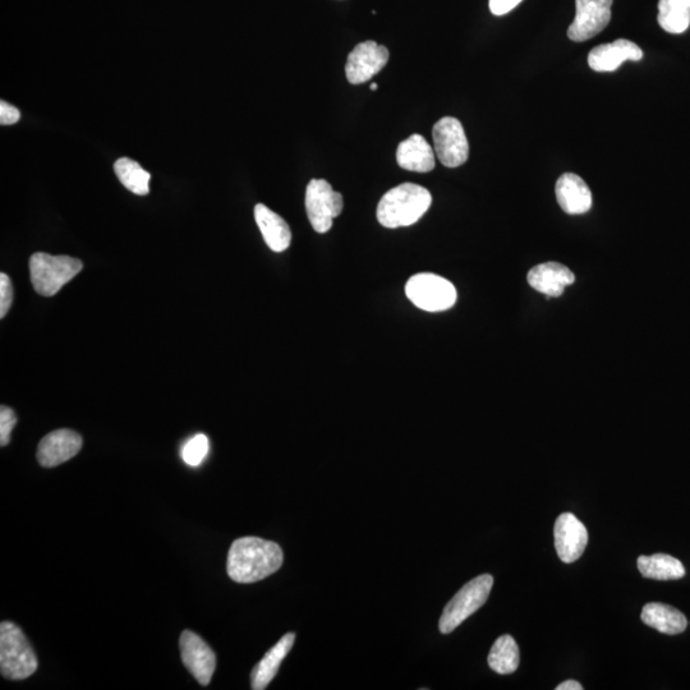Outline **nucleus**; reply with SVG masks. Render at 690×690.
Segmentation results:
<instances>
[{"label":"nucleus","instance_id":"b1692460","mask_svg":"<svg viewBox=\"0 0 690 690\" xmlns=\"http://www.w3.org/2000/svg\"><path fill=\"white\" fill-rule=\"evenodd\" d=\"M114 172L123 186L135 195L145 196L150 192L151 174L137 161L130 158L118 159L114 164Z\"/></svg>","mask_w":690,"mask_h":690},{"label":"nucleus","instance_id":"0eeeda50","mask_svg":"<svg viewBox=\"0 0 690 690\" xmlns=\"http://www.w3.org/2000/svg\"><path fill=\"white\" fill-rule=\"evenodd\" d=\"M343 196L335 192L325 179H312L306 190V211L317 233L329 232L334 219L342 214Z\"/></svg>","mask_w":690,"mask_h":690},{"label":"nucleus","instance_id":"423d86ee","mask_svg":"<svg viewBox=\"0 0 690 690\" xmlns=\"http://www.w3.org/2000/svg\"><path fill=\"white\" fill-rule=\"evenodd\" d=\"M406 294L414 306L427 312L449 310L458 298L457 289L449 280L429 273L412 276L406 285Z\"/></svg>","mask_w":690,"mask_h":690},{"label":"nucleus","instance_id":"20e7f679","mask_svg":"<svg viewBox=\"0 0 690 690\" xmlns=\"http://www.w3.org/2000/svg\"><path fill=\"white\" fill-rule=\"evenodd\" d=\"M31 283L40 296L53 297L84 268L81 260L36 252L30 257Z\"/></svg>","mask_w":690,"mask_h":690},{"label":"nucleus","instance_id":"4468645a","mask_svg":"<svg viewBox=\"0 0 690 690\" xmlns=\"http://www.w3.org/2000/svg\"><path fill=\"white\" fill-rule=\"evenodd\" d=\"M643 58L642 49L633 41L619 39L610 44L593 48L588 55V64L596 72H613L627 61L639 62Z\"/></svg>","mask_w":690,"mask_h":690},{"label":"nucleus","instance_id":"6ab92c4d","mask_svg":"<svg viewBox=\"0 0 690 690\" xmlns=\"http://www.w3.org/2000/svg\"><path fill=\"white\" fill-rule=\"evenodd\" d=\"M296 634L288 633L266 653L264 659L256 665L251 673V688L253 690H264L268 688L271 680L278 674L279 667L282 665L289 651L292 650Z\"/></svg>","mask_w":690,"mask_h":690},{"label":"nucleus","instance_id":"9d476101","mask_svg":"<svg viewBox=\"0 0 690 690\" xmlns=\"http://www.w3.org/2000/svg\"><path fill=\"white\" fill-rule=\"evenodd\" d=\"M389 61V50L375 41L354 46L345 64V75L349 84L361 85L370 81L386 66Z\"/></svg>","mask_w":690,"mask_h":690},{"label":"nucleus","instance_id":"5701e85b","mask_svg":"<svg viewBox=\"0 0 690 690\" xmlns=\"http://www.w3.org/2000/svg\"><path fill=\"white\" fill-rule=\"evenodd\" d=\"M519 661H521V656H519V648L515 639L509 634L498 638L489 655L491 669L500 675L513 674L518 669Z\"/></svg>","mask_w":690,"mask_h":690},{"label":"nucleus","instance_id":"7c9ffc66","mask_svg":"<svg viewBox=\"0 0 690 690\" xmlns=\"http://www.w3.org/2000/svg\"><path fill=\"white\" fill-rule=\"evenodd\" d=\"M370 89L371 91H376L377 89H379V86H377V84H372Z\"/></svg>","mask_w":690,"mask_h":690},{"label":"nucleus","instance_id":"7ed1b4c3","mask_svg":"<svg viewBox=\"0 0 690 690\" xmlns=\"http://www.w3.org/2000/svg\"><path fill=\"white\" fill-rule=\"evenodd\" d=\"M38 666L34 648L22 629L11 621H3L0 625V671L4 678H30Z\"/></svg>","mask_w":690,"mask_h":690},{"label":"nucleus","instance_id":"cd10ccee","mask_svg":"<svg viewBox=\"0 0 690 690\" xmlns=\"http://www.w3.org/2000/svg\"><path fill=\"white\" fill-rule=\"evenodd\" d=\"M21 113L15 105L7 103V101H0V124L2 126H12L20 121Z\"/></svg>","mask_w":690,"mask_h":690},{"label":"nucleus","instance_id":"ddd939ff","mask_svg":"<svg viewBox=\"0 0 690 690\" xmlns=\"http://www.w3.org/2000/svg\"><path fill=\"white\" fill-rule=\"evenodd\" d=\"M82 448V437L77 432L67 429L50 432L43 437L38 448V462L41 467L61 466L69 459L76 457Z\"/></svg>","mask_w":690,"mask_h":690},{"label":"nucleus","instance_id":"aec40b11","mask_svg":"<svg viewBox=\"0 0 690 690\" xmlns=\"http://www.w3.org/2000/svg\"><path fill=\"white\" fill-rule=\"evenodd\" d=\"M641 619L648 627L667 636L683 633L688 627V620L682 611L661 602H650L644 606Z\"/></svg>","mask_w":690,"mask_h":690},{"label":"nucleus","instance_id":"f257e3e1","mask_svg":"<svg viewBox=\"0 0 690 690\" xmlns=\"http://www.w3.org/2000/svg\"><path fill=\"white\" fill-rule=\"evenodd\" d=\"M282 547L259 537H243L233 542L228 554L227 570L237 583H255L268 578L283 565Z\"/></svg>","mask_w":690,"mask_h":690},{"label":"nucleus","instance_id":"2eb2a0df","mask_svg":"<svg viewBox=\"0 0 690 690\" xmlns=\"http://www.w3.org/2000/svg\"><path fill=\"white\" fill-rule=\"evenodd\" d=\"M555 193L561 209L567 214L581 215L591 210L592 192L577 174H563L556 182Z\"/></svg>","mask_w":690,"mask_h":690},{"label":"nucleus","instance_id":"f03ea898","mask_svg":"<svg viewBox=\"0 0 690 690\" xmlns=\"http://www.w3.org/2000/svg\"><path fill=\"white\" fill-rule=\"evenodd\" d=\"M431 193L414 183H403L386 192L377 206V220L385 228L416 224L430 209Z\"/></svg>","mask_w":690,"mask_h":690},{"label":"nucleus","instance_id":"1a4fd4ad","mask_svg":"<svg viewBox=\"0 0 690 690\" xmlns=\"http://www.w3.org/2000/svg\"><path fill=\"white\" fill-rule=\"evenodd\" d=\"M614 0H575V18L568 38L575 43L595 38L611 21Z\"/></svg>","mask_w":690,"mask_h":690},{"label":"nucleus","instance_id":"bb28decb","mask_svg":"<svg viewBox=\"0 0 690 690\" xmlns=\"http://www.w3.org/2000/svg\"><path fill=\"white\" fill-rule=\"evenodd\" d=\"M13 302V287L7 274H0V317L4 319Z\"/></svg>","mask_w":690,"mask_h":690},{"label":"nucleus","instance_id":"a211bd4d","mask_svg":"<svg viewBox=\"0 0 690 690\" xmlns=\"http://www.w3.org/2000/svg\"><path fill=\"white\" fill-rule=\"evenodd\" d=\"M255 220L271 251L283 252L291 246V228L282 216L274 213L268 206L259 204L255 206Z\"/></svg>","mask_w":690,"mask_h":690},{"label":"nucleus","instance_id":"6e6552de","mask_svg":"<svg viewBox=\"0 0 690 690\" xmlns=\"http://www.w3.org/2000/svg\"><path fill=\"white\" fill-rule=\"evenodd\" d=\"M437 159L446 168H457L468 160L469 144L457 118H441L432 130Z\"/></svg>","mask_w":690,"mask_h":690},{"label":"nucleus","instance_id":"9b49d317","mask_svg":"<svg viewBox=\"0 0 690 690\" xmlns=\"http://www.w3.org/2000/svg\"><path fill=\"white\" fill-rule=\"evenodd\" d=\"M181 656L184 666L201 685H209L216 669V656L209 644L199 634L184 630L181 639Z\"/></svg>","mask_w":690,"mask_h":690},{"label":"nucleus","instance_id":"4be33fe9","mask_svg":"<svg viewBox=\"0 0 690 690\" xmlns=\"http://www.w3.org/2000/svg\"><path fill=\"white\" fill-rule=\"evenodd\" d=\"M657 21L669 34H683L690 26V0H660Z\"/></svg>","mask_w":690,"mask_h":690},{"label":"nucleus","instance_id":"a878e982","mask_svg":"<svg viewBox=\"0 0 690 690\" xmlns=\"http://www.w3.org/2000/svg\"><path fill=\"white\" fill-rule=\"evenodd\" d=\"M17 416L11 408L2 406L0 408V445L7 446L11 441L13 427L16 426Z\"/></svg>","mask_w":690,"mask_h":690},{"label":"nucleus","instance_id":"39448f33","mask_svg":"<svg viewBox=\"0 0 690 690\" xmlns=\"http://www.w3.org/2000/svg\"><path fill=\"white\" fill-rule=\"evenodd\" d=\"M494 578L490 574H483L472 579L445 606L441 615L439 628L443 634L452 633L464 620L480 610L490 596Z\"/></svg>","mask_w":690,"mask_h":690},{"label":"nucleus","instance_id":"f8f14e48","mask_svg":"<svg viewBox=\"0 0 690 690\" xmlns=\"http://www.w3.org/2000/svg\"><path fill=\"white\" fill-rule=\"evenodd\" d=\"M555 549L559 559L572 564L583 555L588 544L586 526L572 513L561 514L554 527Z\"/></svg>","mask_w":690,"mask_h":690},{"label":"nucleus","instance_id":"c85d7f7f","mask_svg":"<svg viewBox=\"0 0 690 690\" xmlns=\"http://www.w3.org/2000/svg\"><path fill=\"white\" fill-rule=\"evenodd\" d=\"M521 2L522 0H490V11L492 15L504 16Z\"/></svg>","mask_w":690,"mask_h":690},{"label":"nucleus","instance_id":"393cba45","mask_svg":"<svg viewBox=\"0 0 690 690\" xmlns=\"http://www.w3.org/2000/svg\"><path fill=\"white\" fill-rule=\"evenodd\" d=\"M209 439L204 434L196 435L183 446L182 458L191 467L200 466L209 454Z\"/></svg>","mask_w":690,"mask_h":690},{"label":"nucleus","instance_id":"f3484780","mask_svg":"<svg viewBox=\"0 0 690 690\" xmlns=\"http://www.w3.org/2000/svg\"><path fill=\"white\" fill-rule=\"evenodd\" d=\"M397 161L400 168L409 172L429 173L435 168L434 149L421 135H412L400 142Z\"/></svg>","mask_w":690,"mask_h":690},{"label":"nucleus","instance_id":"412c9836","mask_svg":"<svg viewBox=\"0 0 690 690\" xmlns=\"http://www.w3.org/2000/svg\"><path fill=\"white\" fill-rule=\"evenodd\" d=\"M637 565L644 578L655 581H678L685 575L682 561L666 554L639 556Z\"/></svg>","mask_w":690,"mask_h":690},{"label":"nucleus","instance_id":"c756f323","mask_svg":"<svg viewBox=\"0 0 690 690\" xmlns=\"http://www.w3.org/2000/svg\"><path fill=\"white\" fill-rule=\"evenodd\" d=\"M556 690H583V685L575 682V680H567V682L558 685Z\"/></svg>","mask_w":690,"mask_h":690},{"label":"nucleus","instance_id":"dca6fc26","mask_svg":"<svg viewBox=\"0 0 690 690\" xmlns=\"http://www.w3.org/2000/svg\"><path fill=\"white\" fill-rule=\"evenodd\" d=\"M575 282V276L567 266L558 262H545L528 273V283L547 297H560L565 288Z\"/></svg>","mask_w":690,"mask_h":690}]
</instances>
